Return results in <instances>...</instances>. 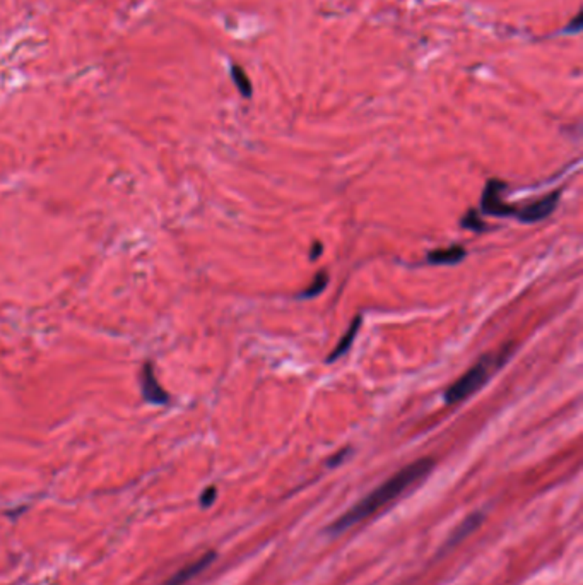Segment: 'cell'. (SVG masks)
<instances>
[{"label": "cell", "mask_w": 583, "mask_h": 585, "mask_svg": "<svg viewBox=\"0 0 583 585\" xmlns=\"http://www.w3.org/2000/svg\"><path fill=\"white\" fill-rule=\"evenodd\" d=\"M433 468L434 461L429 457L419 459V461H414L412 464L406 465V468L400 469L399 472L393 474L392 477H388L385 483H381L380 486L375 488L370 495H366L365 498L359 500V502L356 503L354 506H351L344 516H340L337 520H334L332 524L327 527V532H330V534L334 536L343 534L347 529L354 527L359 522L366 520V518L373 516L375 512L384 509L387 503L393 502V500L399 498L400 495L406 493L416 483L425 479V477L432 472Z\"/></svg>", "instance_id": "obj_1"}, {"label": "cell", "mask_w": 583, "mask_h": 585, "mask_svg": "<svg viewBox=\"0 0 583 585\" xmlns=\"http://www.w3.org/2000/svg\"><path fill=\"white\" fill-rule=\"evenodd\" d=\"M491 356H484L482 360H479L454 385L448 387V390L445 392V402L447 404H459V402L466 401L467 397L475 394L482 385L488 382L489 375H491Z\"/></svg>", "instance_id": "obj_2"}, {"label": "cell", "mask_w": 583, "mask_h": 585, "mask_svg": "<svg viewBox=\"0 0 583 585\" xmlns=\"http://www.w3.org/2000/svg\"><path fill=\"white\" fill-rule=\"evenodd\" d=\"M503 181L489 180L488 183H486L481 199L482 213L491 214V216H515V214L518 213L517 207L510 206V204L503 201V197H501V190H503Z\"/></svg>", "instance_id": "obj_3"}, {"label": "cell", "mask_w": 583, "mask_h": 585, "mask_svg": "<svg viewBox=\"0 0 583 585\" xmlns=\"http://www.w3.org/2000/svg\"><path fill=\"white\" fill-rule=\"evenodd\" d=\"M558 202H559V192H551V194L545 195V197L539 199V201H534L527 207H523L522 211H518L517 213L518 221H522V223H527V224H532V223H537V221L545 220V217L551 216L552 211H555L556 206H558Z\"/></svg>", "instance_id": "obj_4"}, {"label": "cell", "mask_w": 583, "mask_h": 585, "mask_svg": "<svg viewBox=\"0 0 583 585\" xmlns=\"http://www.w3.org/2000/svg\"><path fill=\"white\" fill-rule=\"evenodd\" d=\"M140 388H142V395L146 401L152 402V404H168V392L163 390V387L159 385L154 375V366L151 363H146L142 372H140Z\"/></svg>", "instance_id": "obj_5"}, {"label": "cell", "mask_w": 583, "mask_h": 585, "mask_svg": "<svg viewBox=\"0 0 583 585\" xmlns=\"http://www.w3.org/2000/svg\"><path fill=\"white\" fill-rule=\"evenodd\" d=\"M214 558H216V553H213V551L204 554V557H200L199 560L190 563V565H187L185 568L178 570V572L174 573L172 579H170L165 585H183L185 582H188V580H192L194 577L199 575L200 572H204V570H206L207 566L214 561Z\"/></svg>", "instance_id": "obj_6"}, {"label": "cell", "mask_w": 583, "mask_h": 585, "mask_svg": "<svg viewBox=\"0 0 583 585\" xmlns=\"http://www.w3.org/2000/svg\"><path fill=\"white\" fill-rule=\"evenodd\" d=\"M482 522H484V513L482 512L470 513V516L467 517L454 532H452L450 539H448L447 544H445V550H450V547H454L459 543H462V541H466L470 534H473V532H475L479 527H481Z\"/></svg>", "instance_id": "obj_7"}, {"label": "cell", "mask_w": 583, "mask_h": 585, "mask_svg": "<svg viewBox=\"0 0 583 585\" xmlns=\"http://www.w3.org/2000/svg\"><path fill=\"white\" fill-rule=\"evenodd\" d=\"M359 325H361V317H356L354 320H352V324L349 325L346 334L343 336V339L337 343V346L334 347L332 353L329 354L327 363H334L336 360H339L340 356H344V354L351 349L352 343H354V339H356V334H358V331H359Z\"/></svg>", "instance_id": "obj_8"}, {"label": "cell", "mask_w": 583, "mask_h": 585, "mask_svg": "<svg viewBox=\"0 0 583 585\" xmlns=\"http://www.w3.org/2000/svg\"><path fill=\"white\" fill-rule=\"evenodd\" d=\"M466 258V250L462 247H450V248H441V250H433L428 254V262L429 264H459L460 261Z\"/></svg>", "instance_id": "obj_9"}, {"label": "cell", "mask_w": 583, "mask_h": 585, "mask_svg": "<svg viewBox=\"0 0 583 585\" xmlns=\"http://www.w3.org/2000/svg\"><path fill=\"white\" fill-rule=\"evenodd\" d=\"M231 77H233V83H235V86L238 88V91H240V94L245 96V98H250V96H252V84H250V79H248L247 72H245V70L241 69L240 65L233 64L231 65Z\"/></svg>", "instance_id": "obj_10"}, {"label": "cell", "mask_w": 583, "mask_h": 585, "mask_svg": "<svg viewBox=\"0 0 583 585\" xmlns=\"http://www.w3.org/2000/svg\"><path fill=\"white\" fill-rule=\"evenodd\" d=\"M327 284H329V274H327L325 270H322V272H318L317 276H315L313 283H311L308 288H304V290L302 291V295H299V298L302 299L315 298V296H318L320 292H324Z\"/></svg>", "instance_id": "obj_11"}, {"label": "cell", "mask_w": 583, "mask_h": 585, "mask_svg": "<svg viewBox=\"0 0 583 585\" xmlns=\"http://www.w3.org/2000/svg\"><path fill=\"white\" fill-rule=\"evenodd\" d=\"M460 226H462V228H467V229H473V231H484V229H486L484 223L479 220V216H477V213H475V211H469V213H467L466 216L462 217V221H460Z\"/></svg>", "instance_id": "obj_12"}, {"label": "cell", "mask_w": 583, "mask_h": 585, "mask_svg": "<svg viewBox=\"0 0 583 585\" xmlns=\"http://www.w3.org/2000/svg\"><path fill=\"white\" fill-rule=\"evenodd\" d=\"M349 454H351V449H343L340 452H337V454H334L332 457L327 461V465H329V468H336V465H340L344 461H346V457Z\"/></svg>", "instance_id": "obj_13"}, {"label": "cell", "mask_w": 583, "mask_h": 585, "mask_svg": "<svg viewBox=\"0 0 583 585\" xmlns=\"http://www.w3.org/2000/svg\"><path fill=\"white\" fill-rule=\"evenodd\" d=\"M216 496H217L216 488H207V490L202 493V496H200V503H202V506H211L214 503V500H216Z\"/></svg>", "instance_id": "obj_14"}, {"label": "cell", "mask_w": 583, "mask_h": 585, "mask_svg": "<svg viewBox=\"0 0 583 585\" xmlns=\"http://www.w3.org/2000/svg\"><path fill=\"white\" fill-rule=\"evenodd\" d=\"M322 252H324V245H322L320 242H315L313 247H311V254H310L311 261H317V258L322 255Z\"/></svg>", "instance_id": "obj_15"}]
</instances>
